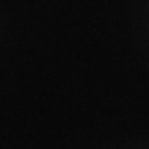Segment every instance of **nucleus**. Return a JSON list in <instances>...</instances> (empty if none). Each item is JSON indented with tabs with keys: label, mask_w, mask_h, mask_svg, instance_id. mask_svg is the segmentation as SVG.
I'll use <instances>...</instances> for the list:
<instances>
[]
</instances>
